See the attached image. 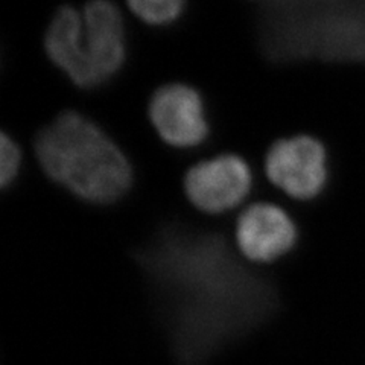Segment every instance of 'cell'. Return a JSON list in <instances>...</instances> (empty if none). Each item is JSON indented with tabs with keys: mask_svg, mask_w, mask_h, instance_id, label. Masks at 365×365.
<instances>
[{
	"mask_svg": "<svg viewBox=\"0 0 365 365\" xmlns=\"http://www.w3.org/2000/svg\"><path fill=\"white\" fill-rule=\"evenodd\" d=\"M185 193L197 209L224 213L241 204L253 186L251 169L244 158L224 154L192 166L185 175Z\"/></svg>",
	"mask_w": 365,
	"mask_h": 365,
	"instance_id": "5",
	"label": "cell"
},
{
	"mask_svg": "<svg viewBox=\"0 0 365 365\" xmlns=\"http://www.w3.org/2000/svg\"><path fill=\"white\" fill-rule=\"evenodd\" d=\"M83 29L76 40L73 84L95 88L116 75L125 61V28L119 8L107 0L88 2L83 9Z\"/></svg>",
	"mask_w": 365,
	"mask_h": 365,
	"instance_id": "3",
	"label": "cell"
},
{
	"mask_svg": "<svg viewBox=\"0 0 365 365\" xmlns=\"http://www.w3.org/2000/svg\"><path fill=\"white\" fill-rule=\"evenodd\" d=\"M265 173L274 186L295 200H314L329 180V155L318 139L300 134L274 142L265 157Z\"/></svg>",
	"mask_w": 365,
	"mask_h": 365,
	"instance_id": "4",
	"label": "cell"
},
{
	"mask_svg": "<svg viewBox=\"0 0 365 365\" xmlns=\"http://www.w3.org/2000/svg\"><path fill=\"white\" fill-rule=\"evenodd\" d=\"M148 116L163 142L174 148L198 146L209 135L202 98L187 84L158 87L148 104Z\"/></svg>",
	"mask_w": 365,
	"mask_h": 365,
	"instance_id": "6",
	"label": "cell"
},
{
	"mask_svg": "<svg viewBox=\"0 0 365 365\" xmlns=\"http://www.w3.org/2000/svg\"><path fill=\"white\" fill-rule=\"evenodd\" d=\"M297 227L291 216L274 204L250 205L236 224V245L250 262L268 264L294 248Z\"/></svg>",
	"mask_w": 365,
	"mask_h": 365,
	"instance_id": "7",
	"label": "cell"
},
{
	"mask_svg": "<svg viewBox=\"0 0 365 365\" xmlns=\"http://www.w3.org/2000/svg\"><path fill=\"white\" fill-rule=\"evenodd\" d=\"M185 2L181 0H131L128 8L133 13L143 20L148 25H168L177 20L182 9Z\"/></svg>",
	"mask_w": 365,
	"mask_h": 365,
	"instance_id": "8",
	"label": "cell"
},
{
	"mask_svg": "<svg viewBox=\"0 0 365 365\" xmlns=\"http://www.w3.org/2000/svg\"><path fill=\"white\" fill-rule=\"evenodd\" d=\"M37 160L48 175L75 197L111 204L133 186V168L120 148L76 111H64L37 134Z\"/></svg>",
	"mask_w": 365,
	"mask_h": 365,
	"instance_id": "2",
	"label": "cell"
},
{
	"mask_svg": "<svg viewBox=\"0 0 365 365\" xmlns=\"http://www.w3.org/2000/svg\"><path fill=\"white\" fill-rule=\"evenodd\" d=\"M21 155L17 143L6 133L0 135V186L13 185L19 175Z\"/></svg>",
	"mask_w": 365,
	"mask_h": 365,
	"instance_id": "9",
	"label": "cell"
},
{
	"mask_svg": "<svg viewBox=\"0 0 365 365\" xmlns=\"http://www.w3.org/2000/svg\"><path fill=\"white\" fill-rule=\"evenodd\" d=\"M177 355L200 362L274 314V284L247 268L224 236L173 222L135 251Z\"/></svg>",
	"mask_w": 365,
	"mask_h": 365,
	"instance_id": "1",
	"label": "cell"
}]
</instances>
